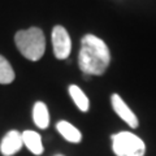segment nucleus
<instances>
[{
  "label": "nucleus",
  "instance_id": "obj_1",
  "mask_svg": "<svg viewBox=\"0 0 156 156\" xmlns=\"http://www.w3.org/2000/svg\"><path fill=\"white\" fill-rule=\"evenodd\" d=\"M109 62L111 52L104 41L92 34L82 38L78 55V65L82 73L87 76H101L109 66Z\"/></svg>",
  "mask_w": 156,
  "mask_h": 156
},
{
  "label": "nucleus",
  "instance_id": "obj_2",
  "mask_svg": "<svg viewBox=\"0 0 156 156\" xmlns=\"http://www.w3.org/2000/svg\"><path fill=\"white\" fill-rule=\"evenodd\" d=\"M14 42L18 51L27 60L38 61L46 51V38L39 27H30L27 30H20L14 35Z\"/></svg>",
  "mask_w": 156,
  "mask_h": 156
},
{
  "label": "nucleus",
  "instance_id": "obj_3",
  "mask_svg": "<svg viewBox=\"0 0 156 156\" xmlns=\"http://www.w3.org/2000/svg\"><path fill=\"white\" fill-rule=\"evenodd\" d=\"M112 150L116 156H143L146 144L134 133L120 131L112 135Z\"/></svg>",
  "mask_w": 156,
  "mask_h": 156
},
{
  "label": "nucleus",
  "instance_id": "obj_4",
  "mask_svg": "<svg viewBox=\"0 0 156 156\" xmlns=\"http://www.w3.org/2000/svg\"><path fill=\"white\" fill-rule=\"evenodd\" d=\"M52 46H53V53L56 58L58 60H64L69 57L72 51V42L70 37L68 34L66 29L64 26L57 25L52 30Z\"/></svg>",
  "mask_w": 156,
  "mask_h": 156
},
{
  "label": "nucleus",
  "instance_id": "obj_5",
  "mask_svg": "<svg viewBox=\"0 0 156 156\" xmlns=\"http://www.w3.org/2000/svg\"><path fill=\"white\" fill-rule=\"evenodd\" d=\"M111 103H112V108H113V111L119 115V117L121 120L125 121L130 128H133V129L138 128L139 122H138L136 116L134 115V112L129 108V105L125 103L124 99L119 94H113L111 96Z\"/></svg>",
  "mask_w": 156,
  "mask_h": 156
},
{
  "label": "nucleus",
  "instance_id": "obj_6",
  "mask_svg": "<svg viewBox=\"0 0 156 156\" xmlns=\"http://www.w3.org/2000/svg\"><path fill=\"white\" fill-rule=\"evenodd\" d=\"M22 134L17 130H11L3 136L0 142V152L3 156H13L22 148Z\"/></svg>",
  "mask_w": 156,
  "mask_h": 156
},
{
  "label": "nucleus",
  "instance_id": "obj_7",
  "mask_svg": "<svg viewBox=\"0 0 156 156\" xmlns=\"http://www.w3.org/2000/svg\"><path fill=\"white\" fill-rule=\"evenodd\" d=\"M22 142L27 150L35 156H39L44 152V146L42 142V136L34 130H25L22 133Z\"/></svg>",
  "mask_w": 156,
  "mask_h": 156
},
{
  "label": "nucleus",
  "instance_id": "obj_8",
  "mask_svg": "<svg viewBox=\"0 0 156 156\" xmlns=\"http://www.w3.org/2000/svg\"><path fill=\"white\" fill-rule=\"evenodd\" d=\"M56 129L60 133L62 138H65L70 143H80L82 140V133L73 124L68 122L65 120H61L56 124Z\"/></svg>",
  "mask_w": 156,
  "mask_h": 156
},
{
  "label": "nucleus",
  "instance_id": "obj_9",
  "mask_svg": "<svg viewBox=\"0 0 156 156\" xmlns=\"http://www.w3.org/2000/svg\"><path fill=\"white\" fill-rule=\"evenodd\" d=\"M33 120L39 129H47L50 125V113L43 101H37L33 107Z\"/></svg>",
  "mask_w": 156,
  "mask_h": 156
},
{
  "label": "nucleus",
  "instance_id": "obj_10",
  "mask_svg": "<svg viewBox=\"0 0 156 156\" xmlns=\"http://www.w3.org/2000/svg\"><path fill=\"white\" fill-rule=\"evenodd\" d=\"M69 95L72 100L74 101V104L78 107V109L81 112H87L90 108V101L86 94L82 91L77 85H70L69 86Z\"/></svg>",
  "mask_w": 156,
  "mask_h": 156
},
{
  "label": "nucleus",
  "instance_id": "obj_11",
  "mask_svg": "<svg viewBox=\"0 0 156 156\" xmlns=\"http://www.w3.org/2000/svg\"><path fill=\"white\" fill-rule=\"evenodd\" d=\"M14 70L4 56L0 55V83L8 85L14 81Z\"/></svg>",
  "mask_w": 156,
  "mask_h": 156
},
{
  "label": "nucleus",
  "instance_id": "obj_12",
  "mask_svg": "<svg viewBox=\"0 0 156 156\" xmlns=\"http://www.w3.org/2000/svg\"><path fill=\"white\" fill-rule=\"evenodd\" d=\"M55 156H64V155H60V154H57V155H55Z\"/></svg>",
  "mask_w": 156,
  "mask_h": 156
}]
</instances>
